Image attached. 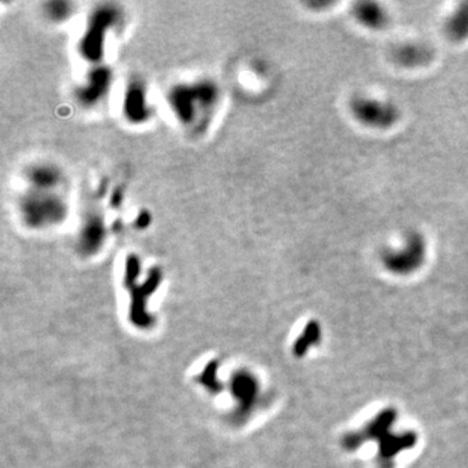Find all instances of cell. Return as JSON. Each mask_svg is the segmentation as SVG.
Listing matches in <instances>:
<instances>
[{
    "label": "cell",
    "instance_id": "obj_4",
    "mask_svg": "<svg viewBox=\"0 0 468 468\" xmlns=\"http://www.w3.org/2000/svg\"><path fill=\"white\" fill-rule=\"evenodd\" d=\"M353 15L355 20L367 29L380 30L389 22L386 10L375 1L356 3L353 7Z\"/></svg>",
    "mask_w": 468,
    "mask_h": 468
},
{
    "label": "cell",
    "instance_id": "obj_6",
    "mask_svg": "<svg viewBox=\"0 0 468 468\" xmlns=\"http://www.w3.org/2000/svg\"><path fill=\"white\" fill-rule=\"evenodd\" d=\"M445 33L455 42L468 38V1L459 4L445 21Z\"/></svg>",
    "mask_w": 468,
    "mask_h": 468
},
{
    "label": "cell",
    "instance_id": "obj_1",
    "mask_svg": "<svg viewBox=\"0 0 468 468\" xmlns=\"http://www.w3.org/2000/svg\"><path fill=\"white\" fill-rule=\"evenodd\" d=\"M427 254V239L419 232L409 230L400 242L382 249L380 262L382 267L393 275L409 276L424 264Z\"/></svg>",
    "mask_w": 468,
    "mask_h": 468
},
{
    "label": "cell",
    "instance_id": "obj_2",
    "mask_svg": "<svg viewBox=\"0 0 468 468\" xmlns=\"http://www.w3.org/2000/svg\"><path fill=\"white\" fill-rule=\"evenodd\" d=\"M349 107L356 121L372 129L392 128L401 116L398 107L393 102L377 96H353Z\"/></svg>",
    "mask_w": 468,
    "mask_h": 468
},
{
    "label": "cell",
    "instance_id": "obj_3",
    "mask_svg": "<svg viewBox=\"0 0 468 468\" xmlns=\"http://www.w3.org/2000/svg\"><path fill=\"white\" fill-rule=\"evenodd\" d=\"M66 204L56 195L34 194L22 202L24 219L31 227H45L56 224L66 216Z\"/></svg>",
    "mask_w": 468,
    "mask_h": 468
},
{
    "label": "cell",
    "instance_id": "obj_5",
    "mask_svg": "<svg viewBox=\"0 0 468 468\" xmlns=\"http://www.w3.org/2000/svg\"><path fill=\"white\" fill-rule=\"evenodd\" d=\"M432 58V50L421 42H406L394 50V59L402 67L425 66Z\"/></svg>",
    "mask_w": 468,
    "mask_h": 468
}]
</instances>
